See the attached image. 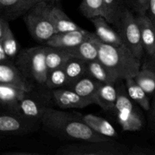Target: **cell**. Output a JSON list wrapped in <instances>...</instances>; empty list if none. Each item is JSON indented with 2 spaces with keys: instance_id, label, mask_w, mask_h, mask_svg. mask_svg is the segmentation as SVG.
<instances>
[{
  "instance_id": "cell-1",
  "label": "cell",
  "mask_w": 155,
  "mask_h": 155,
  "mask_svg": "<svg viewBox=\"0 0 155 155\" xmlns=\"http://www.w3.org/2000/svg\"><path fill=\"white\" fill-rule=\"evenodd\" d=\"M42 126L46 133L60 140L101 141L114 140L98 134L83 120V115L77 112H67L49 107L42 118Z\"/></svg>"
},
{
  "instance_id": "cell-2",
  "label": "cell",
  "mask_w": 155,
  "mask_h": 155,
  "mask_svg": "<svg viewBox=\"0 0 155 155\" xmlns=\"http://www.w3.org/2000/svg\"><path fill=\"white\" fill-rule=\"evenodd\" d=\"M93 39L98 48V60L107 67L117 83L137 75L141 70V60L124 44L104 43L98 39L95 33Z\"/></svg>"
},
{
  "instance_id": "cell-3",
  "label": "cell",
  "mask_w": 155,
  "mask_h": 155,
  "mask_svg": "<svg viewBox=\"0 0 155 155\" xmlns=\"http://www.w3.org/2000/svg\"><path fill=\"white\" fill-rule=\"evenodd\" d=\"M46 45L23 49L18 53L15 64L24 77L36 86H45L48 69L45 61Z\"/></svg>"
},
{
  "instance_id": "cell-4",
  "label": "cell",
  "mask_w": 155,
  "mask_h": 155,
  "mask_svg": "<svg viewBox=\"0 0 155 155\" xmlns=\"http://www.w3.org/2000/svg\"><path fill=\"white\" fill-rule=\"evenodd\" d=\"M51 5L42 2L36 5L24 15V22L32 37L38 42L45 44L56 33L50 12Z\"/></svg>"
},
{
  "instance_id": "cell-5",
  "label": "cell",
  "mask_w": 155,
  "mask_h": 155,
  "mask_svg": "<svg viewBox=\"0 0 155 155\" xmlns=\"http://www.w3.org/2000/svg\"><path fill=\"white\" fill-rule=\"evenodd\" d=\"M119 81L117 88V100L114 113L117 121L124 131H139L144 126V117L140 110L129 96L125 83Z\"/></svg>"
},
{
  "instance_id": "cell-6",
  "label": "cell",
  "mask_w": 155,
  "mask_h": 155,
  "mask_svg": "<svg viewBox=\"0 0 155 155\" xmlns=\"http://www.w3.org/2000/svg\"><path fill=\"white\" fill-rule=\"evenodd\" d=\"M130 148L114 140L83 141L59 147L58 155H129Z\"/></svg>"
},
{
  "instance_id": "cell-7",
  "label": "cell",
  "mask_w": 155,
  "mask_h": 155,
  "mask_svg": "<svg viewBox=\"0 0 155 155\" xmlns=\"http://www.w3.org/2000/svg\"><path fill=\"white\" fill-rule=\"evenodd\" d=\"M54 105L51 90L46 86H36L26 92L20 103V113L26 117L41 121L45 110Z\"/></svg>"
},
{
  "instance_id": "cell-8",
  "label": "cell",
  "mask_w": 155,
  "mask_h": 155,
  "mask_svg": "<svg viewBox=\"0 0 155 155\" xmlns=\"http://www.w3.org/2000/svg\"><path fill=\"white\" fill-rule=\"evenodd\" d=\"M118 33L124 45L139 59L145 54L141 30L134 12L126 8L118 24Z\"/></svg>"
},
{
  "instance_id": "cell-9",
  "label": "cell",
  "mask_w": 155,
  "mask_h": 155,
  "mask_svg": "<svg viewBox=\"0 0 155 155\" xmlns=\"http://www.w3.org/2000/svg\"><path fill=\"white\" fill-rule=\"evenodd\" d=\"M42 122L20 112L6 111L0 116V133L7 136H24L39 130Z\"/></svg>"
},
{
  "instance_id": "cell-10",
  "label": "cell",
  "mask_w": 155,
  "mask_h": 155,
  "mask_svg": "<svg viewBox=\"0 0 155 155\" xmlns=\"http://www.w3.org/2000/svg\"><path fill=\"white\" fill-rule=\"evenodd\" d=\"M51 95L54 104L61 109L83 108L95 104V99L81 96L67 87L52 89Z\"/></svg>"
},
{
  "instance_id": "cell-11",
  "label": "cell",
  "mask_w": 155,
  "mask_h": 155,
  "mask_svg": "<svg viewBox=\"0 0 155 155\" xmlns=\"http://www.w3.org/2000/svg\"><path fill=\"white\" fill-rule=\"evenodd\" d=\"M0 83L15 86L26 92L36 86L24 77L13 61L0 62Z\"/></svg>"
},
{
  "instance_id": "cell-12",
  "label": "cell",
  "mask_w": 155,
  "mask_h": 155,
  "mask_svg": "<svg viewBox=\"0 0 155 155\" xmlns=\"http://www.w3.org/2000/svg\"><path fill=\"white\" fill-rule=\"evenodd\" d=\"M92 33H90L84 29L63 33H56L45 42V45L59 48H73L90 39Z\"/></svg>"
},
{
  "instance_id": "cell-13",
  "label": "cell",
  "mask_w": 155,
  "mask_h": 155,
  "mask_svg": "<svg viewBox=\"0 0 155 155\" xmlns=\"http://www.w3.org/2000/svg\"><path fill=\"white\" fill-rule=\"evenodd\" d=\"M147 58L155 56V27L147 14L136 15Z\"/></svg>"
},
{
  "instance_id": "cell-14",
  "label": "cell",
  "mask_w": 155,
  "mask_h": 155,
  "mask_svg": "<svg viewBox=\"0 0 155 155\" xmlns=\"http://www.w3.org/2000/svg\"><path fill=\"white\" fill-rule=\"evenodd\" d=\"M25 93L24 89L0 83V101L6 111L20 112V103Z\"/></svg>"
},
{
  "instance_id": "cell-15",
  "label": "cell",
  "mask_w": 155,
  "mask_h": 155,
  "mask_svg": "<svg viewBox=\"0 0 155 155\" xmlns=\"http://www.w3.org/2000/svg\"><path fill=\"white\" fill-rule=\"evenodd\" d=\"M95 27V33L97 37L101 42L114 45H120L124 44L119 33L114 30L110 26V23L104 17L90 19Z\"/></svg>"
},
{
  "instance_id": "cell-16",
  "label": "cell",
  "mask_w": 155,
  "mask_h": 155,
  "mask_svg": "<svg viewBox=\"0 0 155 155\" xmlns=\"http://www.w3.org/2000/svg\"><path fill=\"white\" fill-rule=\"evenodd\" d=\"M102 83H101L96 79L86 74L67 86V88L74 91L81 96L95 100V95Z\"/></svg>"
},
{
  "instance_id": "cell-17",
  "label": "cell",
  "mask_w": 155,
  "mask_h": 155,
  "mask_svg": "<svg viewBox=\"0 0 155 155\" xmlns=\"http://www.w3.org/2000/svg\"><path fill=\"white\" fill-rule=\"evenodd\" d=\"M117 100V88L113 83H102L95 95V104L104 110L114 112Z\"/></svg>"
},
{
  "instance_id": "cell-18",
  "label": "cell",
  "mask_w": 155,
  "mask_h": 155,
  "mask_svg": "<svg viewBox=\"0 0 155 155\" xmlns=\"http://www.w3.org/2000/svg\"><path fill=\"white\" fill-rule=\"evenodd\" d=\"M83 118L88 127L98 134L114 139L118 138V133L116 129L104 118L92 114L83 115Z\"/></svg>"
},
{
  "instance_id": "cell-19",
  "label": "cell",
  "mask_w": 155,
  "mask_h": 155,
  "mask_svg": "<svg viewBox=\"0 0 155 155\" xmlns=\"http://www.w3.org/2000/svg\"><path fill=\"white\" fill-rule=\"evenodd\" d=\"M50 15L56 33L83 30L81 27L74 23L58 6L51 5Z\"/></svg>"
},
{
  "instance_id": "cell-20",
  "label": "cell",
  "mask_w": 155,
  "mask_h": 155,
  "mask_svg": "<svg viewBox=\"0 0 155 155\" xmlns=\"http://www.w3.org/2000/svg\"><path fill=\"white\" fill-rule=\"evenodd\" d=\"M95 33L90 39L84 41L80 45L70 48H65L72 57L82 59L86 61L98 59V48L93 39Z\"/></svg>"
},
{
  "instance_id": "cell-21",
  "label": "cell",
  "mask_w": 155,
  "mask_h": 155,
  "mask_svg": "<svg viewBox=\"0 0 155 155\" xmlns=\"http://www.w3.org/2000/svg\"><path fill=\"white\" fill-rule=\"evenodd\" d=\"M124 81L130 98L143 110L148 111L151 108V101L148 94L136 83L134 78L127 79Z\"/></svg>"
},
{
  "instance_id": "cell-22",
  "label": "cell",
  "mask_w": 155,
  "mask_h": 155,
  "mask_svg": "<svg viewBox=\"0 0 155 155\" xmlns=\"http://www.w3.org/2000/svg\"><path fill=\"white\" fill-rule=\"evenodd\" d=\"M86 74L101 83H117L107 67L98 59L86 62Z\"/></svg>"
},
{
  "instance_id": "cell-23",
  "label": "cell",
  "mask_w": 155,
  "mask_h": 155,
  "mask_svg": "<svg viewBox=\"0 0 155 155\" xmlns=\"http://www.w3.org/2000/svg\"><path fill=\"white\" fill-rule=\"evenodd\" d=\"M71 57L72 56L65 48H54L46 45L45 61L48 72L63 67Z\"/></svg>"
},
{
  "instance_id": "cell-24",
  "label": "cell",
  "mask_w": 155,
  "mask_h": 155,
  "mask_svg": "<svg viewBox=\"0 0 155 155\" xmlns=\"http://www.w3.org/2000/svg\"><path fill=\"white\" fill-rule=\"evenodd\" d=\"M26 0H0L1 17L8 21L14 20L24 15Z\"/></svg>"
},
{
  "instance_id": "cell-25",
  "label": "cell",
  "mask_w": 155,
  "mask_h": 155,
  "mask_svg": "<svg viewBox=\"0 0 155 155\" xmlns=\"http://www.w3.org/2000/svg\"><path fill=\"white\" fill-rule=\"evenodd\" d=\"M86 61L77 58L71 57L64 65V68L66 72L69 80V85L74 83L86 74ZM68 85V86H69Z\"/></svg>"
},
{
  "instance_id": "cell-26",
  "label": "cell",
  "mask_w": 155,
  "mask_h": 155,
  "mask_svg": "<svg viewBox=\"0 0 155 155\" xmlns=\"http://www.w3.org/2000/svg\"><path fill=\"white\" fill-rule=\"evenodd\" d=\"M105 7V19L110 24L118 25L127 7L124 0H103Z\"/></svg>"
},
{
  "instance_id": "cell-27",
  "label": "cell",
  "mask_w": 155,
  "mask_h": 155,
  "mask_svg": "<svg viewBox=\"0 0 155 155\" xmlns=\"http://www.w3.org/2000/svg\"><path fill=\"white\" fill-rule=\"evenodd\" d=\"M80 11L88 19L105 17V7L103 0H82Z\"/></svg>"
},
{
  "instance_id": "cell-28",
  "label": "cell",
  "mask_w": 155,
  "mask_h": 155,
  "mask_svg": "<svg viewBox=\"0 0 155 155\" xmlns=\"http://www.w3.org/2000/svg\"><path fill=\"white\" fill-rule=\"evenodd\" d=\"M136 83L145 91L148 95L155 92V71L150 68H143L134 77Z\"/></svg>"
},
{
  "instance_id": "cell-29",
  "label": "cell",
  "mask_w": 155,
  "mask_h": 155,
  "mask_svg": "<svg viewBox=\"0 0 155 155\" xmlns=\"http://www.w3.org/2000/svg\"><path fill=\"white\" fill-rule=\"evenodd\" d=\"M69 85V80L64 67L57 68L48 72L45 86L49 89L67 87Z\"/></svg>"
},
{
  "instance_id": "cell-30",
  "label": "cell",
  "mask_w": 155,
  "mask_h": 155,
  "mask_svg": "<svg viewBox=\"0 0 155 155\" xmlns=\"http://www.w3.org/2000/svg\"><path fill=\"white\" fill-rule=\"evenodd\" d=\"M0 45L4 48L5 51L9 59L12 61L16 59L19 53V45L11 29L5 34L3 37L0 38Z\"/></svg>"
},
{
  "instance_id": "cell-31",
  "label": "cell",
  "mask_w": 155,
  "mask_h": 155,
  "mask_svg": "<svg viewBox=\"0 0 155 155\" xmlns=\"http://www.w3.org/2000/svg\"><path fill=\"white\" fill-rule=\"evenodd\" d=\"M129 8L136 15L147 14L149 8L150 0H124Z\"/></svg>"
},
{
  "instance_id": "cell-32",
  "label": "cell",
  "mask_w": 155,
  "mask_h": 155,
  "mask_svg": "<svg viewBox=\"0 0 155 155\" xmlns=\"http://www.w3.org/2000/svg\"><path fill=\"white\" fill-rule=\"evenodd\" d=\"M129 155H155V150L135 145L133 148H130Z\"/></svg>"
},
{
  "instance_id": "cell-33",
  "label": "cell",
  "mask_w": 155,
  "mask_h": 155,
  "mask_svg": "<svg viewBox=\"0 0 155 155\" xmlns=\"http://www.w3.org/2000/svg\"><path fill=\"white\" fill-rule=\"evenodd\" d=\"M148 123L151 130L155 133V92L153 95L151 108L148 110Z\"/></svg>"
},
{
  "instance_id": "cell-34",
  "label": "cell",
  "mask_w": 155,
  "mask_h": 155,
  "mask_svg": "<svg viewBox=\"0 0 155 155\" xmlns=\"http://www.w3.org/2000/svg\"><path fill=\"white\" fill-rule=\"evenodd\" d=\"M147 15H148L155 27V0H150L149 1V8H148Z\"/></svg>"
},
{
  "instance_id": "cell-35",
  "label": "cell",
  "mask_w": 155,
  "mask_h": 155,
  "mask_svg": "<svg viewBox=\"0 0 155 155\" xmlns=\"http://www.w3.org/2000/svg\"><path fill=\"white\" fill-rule=\"evenodd\" d=\"M42 2H48V0H26L25 5H24V14L28 12L33 6Z\"/></svg>"
},
{
  "instance_id": "cell-36",
  "label": "cell",
  "mask_w": 155,
  "mask_h": 155,
  "mask_svg": "<svg viewBox=\"0 0 155 155\" xmlns=\"http://www.w3.org/2000/svg\"><path fill=\"white\" fill-rule=\"evenodd\" d=\"M6 155H40V153L33 151H8L5 153Z\"/></svg>"
},
{
  "instance_id": "cell-37",
  "label": "cell",
  "mask_w": 155,
  "mask_h": 155,
  "mask_svg": "<svg viewBox=\"0 0 155 155\" xmlns=\"http://www.w3.org/2000/svg\"><path fill=\"white\" fill-rule=\"evenodd\" d=\"M143 68H150L155 71V56L153 58H147L146 61L144 63Z\"/></svg>"
},
{
  "instance_id": "cell-38",
  "label": "cell",
  "mask_w": 155,
  "mask_h": 155,
  "mask_svg": "<svg viewBox=\"0 0 155 155\" xmlns=\"http://www.w3.org/2000/svg\"><path fill=\"white\" fill-rule=\"evenodd\" d=\"M52 1H55V2H57V1H60V0H52Z\"/></svg>"
}]
</instances>
